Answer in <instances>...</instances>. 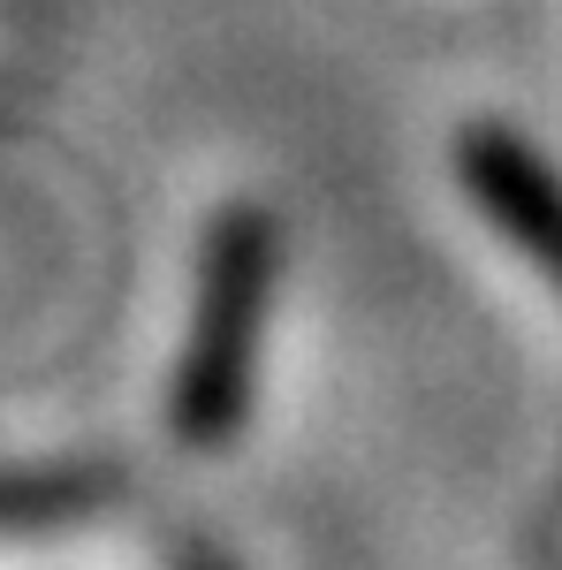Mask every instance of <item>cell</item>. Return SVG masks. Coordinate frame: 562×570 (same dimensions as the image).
Returning a JSON list of instances; mask_svg holds the SVG:
<instances>
[{
    "mask_svg": "<svg viewBox=\"0 0 562 570\" xmlns=\"http://www.w3.org/2000/svg\"><path fill=\"white\" fill-rule=\"evenodd\" d=\"M274 259L282 236L259 206L220 214L206 236L198 266V312H190V343L175 365V434L190 449H220L236 434V419L252 411V365H259V327L274 297Z\"/></svg>",
    "mask_w": 562,
    "mask_h": 570,
    "instance_id": "cell-1",
    "label": "cell"
},
{
    "mask_svg": "<svg viewBox=\"0 0 562 570\" xmlns=\"http://www.w3.org/2000/svg\"><path fill=\"white\" fill-rule=\"evenodd\" d=\"M456 168L472 183V198L486 206V220H502L532 259L562 282V176L502 122H472L456 137Z\"/></svg>",
    "mask_w": 562,
    "mask_h": 570,
    "instance_id": "cell-2",
    "label": "cell"
},
{
    "mask_svg": "<svg viewBox=\"0 0 562 570\" xmlns=\"http://www.w3.org/2000/svg\"><path fill=\"white\" fill-rule=\"evenodd\" d=\"M190 570H214V563H206V556H190Z\"/></svg>",
    "mask_w": 562,
    "mask_h": 570,
    "instance_id": "cell-3",
    "label": "cell"
}]
</instances>
